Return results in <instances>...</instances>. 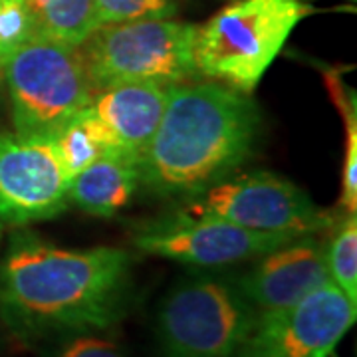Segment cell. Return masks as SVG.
<instances>
[{"label": "cell", "instance_id": "6da1fadb", "mask_svg": "<svg viewBox=\"0 0 357 357\" xmlns=\"http://www.w3.org/2000/svg\"><path fill=\"white\" fill-rule=\"evenodd\" d=\"M131 266L123 248H60L18 227L0 260L2 319L26 340L112 330L129 310Z\"/></svg>", "mask_w": 357, "mask_h": 357}, {"label": "cell", "instance_id": "7a4b0ae2", "mask_svg": "<svg viewBox=\"0 0 357 357\" xmlns=\"http://www.w3.org/2000/svg\"><path fill=\"white\" fill-rule=\"evenodd\" d=\"M260 131L262 114L248 93L215 82L175 84L139 157L141 185L157 197H199L255 155Z\"/></svg>", "mask_w": 357, "mask_h": 357}, {"label": "cell", "instance_id": "3957f363", "mask_svg": "<svg viewBox=\"0 0 357 357\" xmlns=\"http://www.w3.org/2000/svg\"><path fill=\"white\" fill-rule=\"evenodd\" d=\"M314 13L306 0H232L204 24H197V76L250 96L294 28Z\"/></svg>", "mask_w": 357, "mask_h": 357}, {"label": "cell", "instance_id": "277c9868", "mask_svg": "<svg viewBox=\"0 0 357 357\" xmlns=\"http://www.w3.org/2000/svg\"><path fill=\"white\" fill-rule=\"evenodd\" d=\"M197 24L173 18H137L100 24L76 50L91 91L119 84L175 86L197 77Z\"/></svg>", "mask_w": 357, "mask_h": 357}, {"label": "cell", "instance_id": "5b68a950", "mask_svg": "<svg viewBox=\"0 0 357 357\" xmlns=\"http://www.w3.org/2000/svg\"><path fill=\"white\" fill-rule=\"evenodd\" d=\"M258 312L234 280L199 274L178 280L155 316L163 357H230L255 332Z\"/></svg>", "mask_w": 357, "mask_h": 357}, {"label": "cell", "instance_id": "8992f818", "mask_svg": "<svg viewBox=\"0 0 357 357\" xmlns=\"http://www.w3.org/2000/svg\"><path fill=\"white\" fill-rule=\"evenodd\" d=\"M0 74L14 131L24 135H56L93 98L76 48L52 40H30Z\"/></svg>", "mask_w": 357, "mask_h": 357}, {"label": "cell", "instance_id": "52a82bcc", "mask_svg": "<svg viewBox=\"0 0 357 357\" xmlns=\"http://www.w3.org/2000/svg\"><path fill=\"white\" fill-rule=\"evenodd\" d=\"M181 211L195 217H213L256 232L314 236L333 229L332 213L319 208L302 187L270 171H250L227 177L192 197Z\"/></svg>", "mask_w": 357, "mask_h": 357}, {"label": "cell", "instance_id": "ba28073f", "mask_svg": "<svg viewBox=\"0 0 357 357\" xmlns=\"http://www.w3.org/2000/svg\"><path fill=\"white\" fill-rule=\"evenodd\" d=\"M131 241L145 255L187 266L222 268L255 260L296 238L243 229L220 218L195 217L177 208L137 222L131 229Z\"/></svg>", "mask_w": 357, "mask_h": 357}, {"label": "cell", "instance_id": "9c48e42d", "mask_svg": "<svg viewBox=\"0 0 357 357\" xmlns=\"http://www.w3.org/2000/svg\"><path fill=\"white\" fill-rule=\"evenodd\" d=\"M70 181L54 135L0 133V222L26 227L62 215Z\"/></svg>", "mask_w": 357, "mask_h": 357}, {"label": "cell", "instance_id": "30bf717a", "mask_svg": "<svg viewBox=\"0 0 357 357\" xmlns=\"http://www.w3.org/2000/svg\"><path fill=\"white\" fill-rule=\"evenodd\" d=\"M356 318L357 304L330 280L292 306L258 314L248 342L276 357H330Z\"/></svg>", "mask_w": 357, "mask_h": 357}, {"label": "cell", "instance_id": "8fae6325", "mask_svg": "<svg viewBox=\"0 0 357 357\" xmlns=\"http://www.w3.org/2000/svg\"><path fill=\"white\" fill-rule=\"evenodd\" d=\"M326 282H330L326 246L314 236H300L255 258L234 284L262 314L292 306Z\"/></svg>", "mask_w": 357, "mask_h": 357}, {"label": "cell", "instance_id": "7c38bea8", "mask_svg": "<svg viewBox=\"0 0 357 357\" xmlns=\"http://www.w3.org/2000/svg\"><path fill=\"white\" fill-rule=\"evenodd\" d=\"M169 88L161 84H119L93 93L89 107L114 137L119 153L139 161L159 128Z\"/></svg>", "mask_w": 357, "mask_h": 357}, {"label": "cell", "instance_id": "4fadbf2b", "mask_svg": "<svg viewBox=\"0 0 357 357\" xmlns=\"http://www.w3.org/2000/svg\"><path fill=\"white\" fill-rule=\"evenodd\" d=\"M141 185L139 161L107 155L84 169L68 189V201L93 217L109 218L123 211Z\"/></svg>", "mask_w": 357, "mask_h": 357}, {"label": "cell", "instance_id": "5bb4252c", "mask_svg": "<svg viewBox=\"0 0 357 357\" xmlns=\"http://www.w3.org/2000/svg\"><path fill=\"white\" fill-rule=\"evenodd\" d=\"M54 137H56V149L64 167L66 177L70 183L84 169H88L103 157L123 155L119 153L114 137L109 135L102 119L93 114L89 105L74 115Z\"/></svg>", "mask_w": 357, "mask_h": 357}, {"label": "cell", "instance_id": "9a60e30c", "mask_svg": "<svg viewBox=\"0 0 357 357\" xmlns=\"http://www.w3.org/2000/svg\"><path fill=\"white\" fill-rule=\"evenodd\" d=\"M38 38L77 48L102 24L93 0H26Z\"/></svg>", "mask_w": 357, "mask_h": 357}, {"label": "cell", "instance_id": "2e32d148", "mask_svg": "<svg viewBox=\"0 0 357 357\" xmlns=\"http://www.w3.org/2000/svg\"><path fill=\"white\" fill-rule=\"evenodd\" d=\"M321 76L330 100L342 114L345 129V153L342 169V197L340 206L344 215H357V96L345 82V70L321 68Z\"/></svg>", "mask_w": 357, "mask_h": 357}, {"label": "cell", "instance_id": "e0dca14e", "mask_svg": "<svg viewBox=\"0 0 357 357\" xmlns=\"http://www.w3.org/2000/svg\"><path fill=\"white\" fill-rule=\"evenodd\" d=\"M337 225V222H335ZM326 246L330 280L357 304V215H344Z\"/></svg>", "mask_w": 357, "mask_h": 357}, {"label": "cell", "instance_id": "ac0fdd59", "mask_svg": "<svg viewBox=\"0 0 357 357\" xmlns=\"http://www.w3.org/2000/svg\"><path fill=\"white\" fill-rule=\"evenodd\" d=\"M38 38L26 0H0V72L30 40Z\"/></svg>", "mask_w": 357, "mask_h": 357}, {"label": "cell", "instance_id": "d6986e66", "mask_svg": "<svg viewBox=\"0 0 357 357\" xmlns=\"http://www.w3.org/2000/svg\"><path fill=\"white\" fill-rule=\"evenodd\" d=\"M102 24L126 22L137 18H173L175 0H93Z\"/></svg>", "mask_w": 357, "mask_h": 357}, {"label": "cell", "instance_id": "ffe728a7", "mask_svg": "<svg viewBox=\"0 0 357 357\" xmlns=\"http://www.w3.org/2000/svg\"><path fill=\"white\" fill-rule=\"evenodd\" d=\"M105 332H77L62 335L52 357H129L117 340Z\"/></svg>", "mask_w": 357, "mask_h": 357}, {"label": "cell", "instance_id": "44dd1931", "mask_svg": "<svg viewBox=\"0 0 357 357\" xmlns=\"http://www.w3.org/2000/svg\"><path fill=\"white\" fill-rule=\"evenodd\" d=\"M230 357H276V356H272V354L266 351L264 347H258V345L246 342V344H244L243 347L234 354V356H230Z\"/></svg>", "mask_w": 357, "mask_h": 357}, {"label": "cell", "instance_id": "7402d4cb", "mask_svg": "<svg viewBox=\"0 0 357 357\" xmlns=\"http://www.w3.org/2000/svg\"><path fill=\"white\" fill-rule=\"evenodd\" d=\"M2 230H4V225L0 222V238H2Z\"/></svg>", "mask_w": 357, "mask_h": 357}, {"label": "cell", "instance_id": "603a6c76", "mask_svg": "<svg viewBox=\"0 0 357 357\" xmlns=\"http://www.w3.org/2000/svg\"><path fill=\"white\" fill-rule=\"evenodd\" d=\"M306 2H307V0H306ZM351 2H356V0H351Z\"/></svg>", "mask_w": 357, "mask_h": 357}]
</instances>
